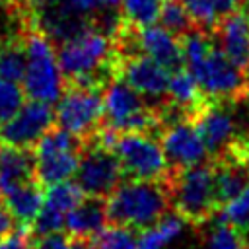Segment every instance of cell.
Returning <instances> with one entry per match:
<instances>
[{
	"instance_id": "6da1fadb",
	"label": "cell",
	"mask_w": 249,
	"mask_h": 249,
	"mask_svg": "<svg viewBox=\"0 0 249 249\" xmlns=\"http://www.w3.org/2000/svg\"><path fill=\"white\" fill-rule=\"evenodd\" d=\"M107 224L128 226L142 231L171 212L165 181L123 179L105 198Z\"/></svg>"
},
{
	"instance_id": "7a4b0ae2",
	"label": "cell",
	"mask_w": 249,
	"mask_h": 249,
	"mask_svg": "<svg viewBox=\"0 0 249 249\" xmlns=\"http://www.w3.org/2000/svg\"><path fill=\"white\" fill-rule=\"evenodd\" d=\"M171 210L189 226L198 228L208 222L218 206L214 198V165L212 161L177 169L165 181Z\"/></svg>"
},
{
	"instance_id": "3957f363",
	"label": "cell",
	"mask_w": 249,
	"mask_h": 249,
	"mask_svg": "<svg viewBox=\"0 0 249 249\" xmlns=\"http://www.w3.org/2000/svg\"><path fill=\"white\" fill-rule=\"evenodd\" d=\"M27 68L23 76V91L29 99L56 103L64 91V78L58 66L53 41L37 25V19L25 29Z\"/></svg>"
},
{
	"instance_id": "277c9868",
	"label": "cell",
	"mask_w": 249,
	"mask_h": 249,
	"mask_svg": "<svg viewBox=\"0 0 249 249\" xmlns=\"http://www.w3.org/2000/svg\"><path fill=\"white\" fill-rule=\"evenodd\" d=\"M111 150L121 161L126 179L167 181L169 165L165 161L160 138L150 132H117Z\"/></svg>"
},
{
	"instance_id": "5b68a950",
	"label": "cell",
	"mask_w": 249,
	"mask_h": 249,
	"mask_svg": "<svg viewBox=\"0 0 249 249\" xmlns=\"http://www.w3.org/2000/svg\"><path fill=\"white\" fill-rule=\"evenodd\" d=\"M54 124L82 138H93L105 126L103 91L74 84H64V91L56 101Z\"/></svg>"
},
{
	"instance_id": "8992f818",
	"label": "cell",
	"mask_w": 249,
	"mask_h": 249,
	"mask_svg": "<svg viewBox=\"0 0 249 249\" xmlns=\"http://www.w3.org/2000/svg\"><path fill=\"white\" fill-rule=\"evenodd\" d=\"M237 105L239 103L206 99L200 111L191 119L210 156V161L226 158L241 138L249 136L237 121Z\"/></svg>"
},
{
	"instance_id": "52a82bcc",
	"label": "cell",
	"mask_w": 249,
	"mask_h": 249,
	"mask_svg": "<svg viewBox=\"0 0 249 249\" xmlns=\"http://www.w3.org/2000/svg\"><path fill=\"white\" fill-rule=\"evenodd\" d=\"M189 72L195 76L204 97L210 101L239 103L247 95V74L224 54L216 41L204 60L189 68Z\"/></svg>"
},
{
	"instance_id": "ba28073f",
	"label": "cell",
	"mask_w": 249,
	"mask_h": 249,
	"mask_svg": "<svg viewBox=\"0 0 249 249\" xmlns=\"http://www.w3.org/2000/svg\"><path fill=\"white\" fill-rule=\"evenodd\" d=\"M74 177L86 196L99 198H107L124 179L121 161L115 152L103 146L95 136L84 142Z\"/></svg>"
},
{
	"instance_id": "9c48e42d",
	"label": "cell",
	"mask_w": 249,
	"mask_h": 249,
	"mask_svg": "<svg viewBox=\"0 0 249 249\" xmlns=\"http://www.w3.org/2000/svg\"><path fill=\"white\" fill-rule=\"evenodd\" d=\"M51 126H54L53 103L29 99L10 121L0 124V144L33 150Z\"/></svg>"
},
{
	"instance_id": "30bf717a",
	"label": "cell",
	"mask_w": 249,
	"mask_h": 249,
	"mask_svg": "<svg viewBox=\"0 0 249 249\" xmlns=\"http://www.w3.org/2000/svg\"><path fill=\"white\" fill-rule=\"evenodd\" d=\"M160 144L165 154V161L169 165V175L177 169H185L196 163L210 161V156L189 119H177L161 124L158 132Z\"/></svg>"
},
{
	"instance_id": "8fae6325",
	"label": "cell",
	"mask_w": 249,
	"mask_h": 249,
	"mask_svg": "<svg viewBox=\"0 0 249 249\" xmlns=\"http://www.w3.org/2000/svg\"><path fill=\"white\" fill-rule=\"evenodd\" d=\"M119 78H123L140 95L152 97V105L167 99L171 72L142 53H119Z\"/></svg>"
},
{
	"instance_id": "7c38bea8",
	"label": "cell",
	"mask_w": 249,
	"mask_h": 249,
	"mask_svg": "<svg viewBox=\"0 0 249 249\" xmlns=\"http://www.w3.org/2000/svg\"><path fill=\"white\" fill-rule=\"evenodd\" d=\"M216 45L224 54L239 66L243 72L249 70V10L239 6L231 14L224 16L210 31Z\"/></svg>"
},
{
	"instance_id": "4fadbf2b",
	"label": "cell",
	"mask_w": 249,
	"mask_h": 249,
	"mask_svg": "<svg viewBox=\"0 0 249 249\" xmlns=\"http://www.w3.org/2000/svg\"><path fill=\"white\" fill-rule=\"evenodd\" d=\"M35 154V179L43 185H54L74 177L80 161V148H51L33 150Z\"/></svg>"
},
{
	"instance_id": "5bb4252c",
	"label": "cell",
	"mask_w": 249,
	"mask_h": 249,
	"mask_svg": "<svg viewBox=\"0 0 249 249\" xmlns=\"http://www.w3.org/2000/svg\"><path fill=\"white\" fill-rule=\"evenodd\" d=\"M35 179V154L0 144V196Z\"/></svg>"
},
{
	"instance_id": "9a60e30c",
	"label": "cell",
	"mask_w": 249,
	"mask_h": 249,
	"mask_svg": "<svg viewBox=\"0 0 249 249\" xmlns=\"http://www.w3.org/2000/svg\"><path fill=\"white\" fill-rule=\"evenodd\" d=\"M107 226V208L105 198L99 196H84L64 220V228L68 235L93 237Z\"/></svg>"
},
{
	"instance_id": "2e32d148",
	"label": "cell",
	"mask_w": 249,
	"mask_h": 249,
	"mask_svg": "<svg viewBox=\"0 0 249 249\" xmlns=\"http://www.w3.org/2000/svg\"><path fill=\"white\" fill-rule=\"evenodd\" d=\"M212 165H214V198L220 210L249 185V163L226 158L212 161Z\"/></svg>"
},
{
	"instance_id": "e0dca14e",
	"label": "cell",
	"mask_w": 249,
	"mask_h": 249,
	"mask_svg": "<svg viewBox=\"0 0 249 249\" xmlns=\"http://www.w3.org/2000/svg\"><path fill=\"white\" fill-rule=\"evenodd\" d=\"M2 200L6 202L8 210L12 212L16 224L29 230L31 224H33V220L37 218V214L43 208V202H45V187L37 179H33L29 183L19 185L14 191L6 193L2 196Z\"/></svg>"
},
{
	"instance_id": "ac0fdd59",
	"label": "cell",
	"mask_w": 249,
	"mask_h": 249,
	"mask_svg": "<svg viewBox=\"0 0 249 249\" xmlns=\"http://www.w3.org/2000/svg\"><path fill=\"white\" fill-rule=\"evenodd\" d=\"M167 97L169 101L191 121L198 111L200 107L206 103V97L200 89V86L196 84L195 76L183 68L175 74H171L169 78V88H167Z\"/></svg>"
},
{
	"instance_id": "d6986e66",
	"label": "cell",
	"mask_w": 249,
	"mask_h": 249,
	"mask_svg": "<svg viewBox=\"0 0 249 249\" xmlns=\"http://www.w3.org/2000/svg\"><path fill=\"white\" fill-rule=\"evenodd\" d=\"M200 237V249H243V233L230 222L220 220L216 214L196 228Z\"/></svg>"
},
{
	"instance_id": "ffe728a7",
	"label": "cell",
	"mask_w": 249,
	"mask_h": 249,
	"mask_svg": "<svg viewBox=\"0 0 249 249\" xmlns=\"http://www.w3.org/2000/svg\"><path fill=\"white\" fill-rule=\"evenodd\" d=\"M187 8L195 25L202 31H212L214 25L233 10L241 6L243 0H181Z\"/></svg>"
},
{
	"instance_id": "44dd1931",
	"label": "cell",
	"mask_w": 249,
	"mask_h": 249,
	"mask_svg": "<svg viewBox=\"0 0 249 249\" xmlns=\"http://www.w3.org/2000/svg\"><path fill=\"white\" fill-rule=\"evenodd\" d=\"M185 224L187 222L179 214H175L173 210L167 212L160 222L138 231L136 249H165L167 243H171L183 231Z\"/></svg>"
},
{
	"instance_id": "7402d4cb",
	"label": "cell",
	"mask_w": 249,
	"mask_h": 249,
	"mask_svg": "<svg viewBox=\"0 0 249 249\" xmlns=\"http://www.w3.org/2000/svg\"><path fill=\"white\" fill-rule=\"evenodd\" d=\"M27 68L25 33L8 37L0 43V76L21 84Z\"/></svg>"
},
{
	"instance_id": "603a6c76",
	"label": "cell",
	"mask_w": 249,
	"mask_h": 249,
	"mask_svg": "<svg viewBox=\"0 0 249 249\" xmlns=\"http://www.w3.org/2000/svg\"><path fill=\"white\" fill-rule=\"evenodd\" d=\"M84 196L86 195L78 187V183L66 179V181H60V183L45 187V202L43 204L66 216Z\"/></svg>"
},
{
	"instance_id": "cb8c5ba5",
	"label": "cell",
	"mask_w": 249,
	"mask_h": 249,
	"mask_svg": "<svg viewBox=\"0 0 249 249\" xmlns=\"http://www.w3.org/2000/svg\"><path fill=\"white\" fill-rule=\"evenodd\" d=\"M161 4L163 0H123L121 14L128 25L140 29V27L154 25L158 21Z\"/></svg>"
},
{
	"instance_id": "d4e9b609",
	"label": "cell",
	"mask_w": 249,
	"mask_h": 249,
	"mask_svg": "<svg viewBox=\"0 0 249 249\" xmlns=\"http://www.w3.org/2000/svg\"><path fill=\"white\" fill-rule=\"evenodd\" d=\"M158 19H160L161 27L167 29L175 37H183L185 33H189L191 29L196 27L181 0H163Z\"/></svg>"
},
{
	"instance_id": "484cf974",
	"label": "cell",
	"mask_w": 249,
	"mask_h": 249,
	"mask_svg": "<svg viewBox=\"0 0 249 249\" xmlns=\"http://www.w3.org/2000/svg\"><path fill=\"white\" fill-rule=\"evenodd\" d=\"M138 231L121 226V224H107L97 235H93L95 249H136Z\"/></svg>"
},
{
	"instance_id": "4316f807",
	"label": "cell",
	"mask_w": 249,
	"mask_h": 249,
	"mask_svg": "<svg viewBox=\"0 0 249 249\" xmlns=\"http://www.w3.org/2000/svg\"><path fill=\"white\" fill-rule=\"evenodd\" d=\"M216 216L220 220L235 226L243 233L245 241H249V185L233 200H230L226 206H222L216 212Z\"/></svg>"
},
{
	"instance_id": "83f0119b",
	"label": "cell",
	"mask_w": 249,
	"mask_h": 249,
	"mask_svg": "<svg viewBox=\"0 0 249 249\" xmlns=\"http://www.w3.org/2000/svg\"><path fill=\"white\" fill-rule=\"evenodd\" d=\"M25 91L18 82L6 80L0 76V124L10 121L18 109L23 105Z\"/></svg>"
},
{
	"instance_id": "f1b7e54d",
	"label": "cell",
	"mask_w": 249,
	"mask_h": 249,
	"mask_svg": "<svg viewBox=\"0 0 249 249\" xmlns=\"http://www.w3.org/2000/svg\"><path fill=\"white\" fill-rule=\"evenodd\" d=\"M31 243L35 245V249H70V235L62 231H53Z\"/></svg>"
},
{
	"instance_id": "f546056e",
	"label": "cell",
	"mask_w": 249,
	"mask_h": 249,
	"mask_svg": "<svg viewBox=\"0 0 249 249\" xmlns=\"http://www.w3.org/2000/svg\"><path fill=\"white\" fill-rule=\"evenodd\" d=\"M16 228H18V224H16L12 212L8 210L6 202H4L2 196H0V239H4L6 235H10Z\"/></svg>"
},
{
	"instance_id": "4dcf8cb0",
	"label": "cell",
	"mask_w": 249,
	"mask_h": 249,
	"mask_svg": "<svg viewBox=\"0 0 249 249\" xmlns=\"http://www.w3.org/2000/svg\"><path fill=\"white\" fill-rule=\"evenodd\" d=\"M70 249H95L93 237H82V235H70Z\"/></svg>"
},
{
	"instance_id": "1f68e13d",
	"label": "cell",
	"mask_w": 249,
	"mask_h": 249,
	"mask_svg": "<svg viewBox=\"0 0 249 249\" xmlns=\"http://www.w3.org/2000/svg\"><path fill=\"white\" fill-rule=\"evenodd\" d=\"M21 2L27 4L31 10H37V8H43V6H47V4H51L54 0H21Z\"/></svg>"
},
{
	"instance_id": "d6a6232c",
	"label": "cell",
	"mask_w": 249,
	"mask_h": 249,
	"mask_svg": "<svg viewBox=\"0 0 249 249\" xmlns=\"http://www.w3.org/2000/svg\"><path fill=\"white\" fill-rule=\"evenodd\" d=\"M245 74H247V95H245V101H249V70Z\"/></svg>"
},
{
	"instance_id": "836d02e7",
	"label": "cell",
	"mask_w": 249,
	"mask_h": 249,
	"mask_svg": "<svg viewBox=\"0 0 249 249\" xmlns=\"http://www.w3.org/2000/svg\"><path fill=\"white\" fill-rule=\"evenodd\" d=\"M243 4H245V8L249 10V0H243Z\"/></svg>"
},
{
	"instance_id": "e575fe53",
	"label": "cell",
	"mask_w": 249,
	"mask_h": 249,
	"mask_svg": "<svg viewBox=\"0 0 249 249\" xmlns=\"http://www.w3.org/2000/svg\"><path fill=\"white\" fill-rule=\"evenodd\" d=\"M243 249H249V241H245V245H243Z\"/></svg>"
},
{
	"instance_id": "d590c367",
	"label": "cell",
	"mask_w": 249,
	"mask_h": 249,
	"mask_svg": "<svg viewBox=\"0 0 249 249\" xmlns=\"http://www.w3.org/2000/svg\"><path fill=\"white\" fill-rule=\"evenodd\" d=\"M27 249H35V245H33V243H31V245H29V247H27Z\"/></svg>"
},
{
	"instance_id": "8d00e7d4",
	"label": "cell",
	"mask_w": 249,
	"mask_h": 249,
	"mask_svg": "<svg viewBox=\"0 0 249 249\" xmlns=\"http://www.w3.org/2000/svg\"><path fill=\"white\" fill-rule=\"evenodd\" d=\"M0 43H2V41H0Z\"/></svg>"
}]
</instances>
